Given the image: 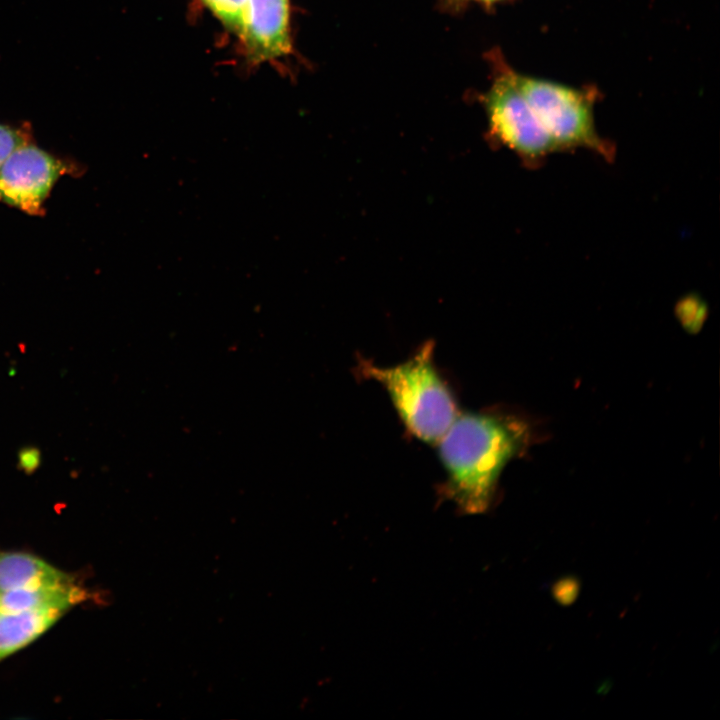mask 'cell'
Wrapping results in <instances>:
<instances>
[{"instance_id": "6da1fadb", "label": "cell", "mask_w": 720, "mask_h": 720, "mask_svg": "<svg viewBox=\"0 0 720 720\" xmlns=\"http://www.w3.org/2000/svg\"><path fill=\"white\" fill-rule=\"evenodd\" d=\"M528 440L527 425L504 414H458L437 443L446 471L444 492L465 513L485 511L505 465Z\"/></svg>"}, {"instance_id": "7a4b0ae2", "label": "cell", "mask_w": 720, "mask_h": 720, "mask_svg": "<svg viewBox=\"0 0 720 720\" xmlns=\"http://www.w3.org/2000/svg\"><path fill=\"white\" fill-rule=\"evenodd\" d=\"M434 344L424 343L408 360L383 367L359 360L360 375L381 384L407 430L437 444L459 414L455 398L433 361Z\"/></svg>"}, {"instance_id": "3957f363", "label": "cell", "mask_w": 720, "mask_h": 720, "mask_svg": "<svg viewBox=\"0 0 720 720\" xmlns=\"http://www.w3.org/2000/svg\"><path fill=\"white\" fill-rule=\"evenodd\" d=\"M515 82L560 151L584 148L612 159V145L597 133L594 94L561 83L522 75Z\"/></svg>"}, {"instance_id": "277c9868", "label": "cell", "mask_w": 720, "mask_h": 720, "mask_svg": "<svg viewBox=\"0 0 720 720\" xmlns=\"http://www.w3.org/2000/svg\"><path fill=\"white\" fill-rule=\"evenodd\" d=\"M484 104L492 135L528 165L560 151L518 88L513 70L504 68L494 79Z\"/></svg>"}, {"instance_id": "5b68a950", "label": "cell", "mask_w": 720, "mask_h": 720, "mask_svg": "<svg viewBox=\"0 0 720 720\" xmlns=\"http://www.w3.org/2000/svg\"><path fill=\"white\" fill-rule=\"evenodd\" d=\"M82 168L34 141L15 149L0 165V202L31 216L44 214V203L65 175L80 176Z\"/></svg>"}, {"instance_id": "8992f818", "label": "cell", "mask_w": 720, "mask_h": 720, "mask_svg": "<svg viewBox=\"0 0 720 720\" xmlns=\"http://www.w3.org/2000/svg\"><path fill=\"white\" fill-rule=\"evenodd\" d=\"M239 37L252 63L287 55L291 49L289 0H248Z\"/></svg>"}, {"instance_id": "52a82bcc", "label": "cell", "mask_w": 720, "mask_h": 720, "mask_svg": "<svg viewBox=\"0 0 720 720\" xmlns=\"http://www.w3.org/2000/svg\"><path fill=\"white\" fill-rule=\"evenodd\" d=\"M64 612L54 607L0 612V661L36 640Z\"/></svg>"}, {"instance_id": "ba28073f", "label": "cell", "mask_w": 720, "mask_h": 720, "mask_svg": "<svg viewBox=\"0 0 720 720\" xmlns=\"http://www.w3.org/2000/svg\"><path fill=\"white\" fill-rule=\"evenodd\" d=\"M70 579L60 570L31 554L0 553V592L55 585Z\"/></svg>"}, {"instance_id": "9c48e42d", "label": "cell", "mask_w": 720, "mask_h": 720, "mask_svg": "<svg viewBox=\"0 0 720 720\" xmlns=\"http://www.w3.org/2000/svg\"><path fill=\"white\" fill-rule=\"evenodd\" d=\"M231 32L240 35L248 0H201Z\"/></svg>"}, {"instance_id": "30bf717a", "label": "cell", "mask_w": 720, "mask_h": 720, "mask_svg": "<svg viewBox=\"0 0 720 720\" xmlns=\"http://www.w3.org/2000/svg\"><path fill=\"white\" fill-rule=\"evenodd\" d=\"M33 141L31 125L18 126L0 123V165L18 147Z\"/></svg>"}, {"instance_id": "8fae6325", "label": "cell", "mask_w": 720, "mask_h": 720, "mask_svg": "<svg viewBox=\"0 0 720 720\" xmlns=\"http://www.w3.org/2000/svg\"><path fill=\"white\" fill-rule=\"evenodd\" d=\"M473 1H477V2H480V3H483V4H492V3H496V2H498V1H500V0H473Z\"/></svg>"}]
</instances>
